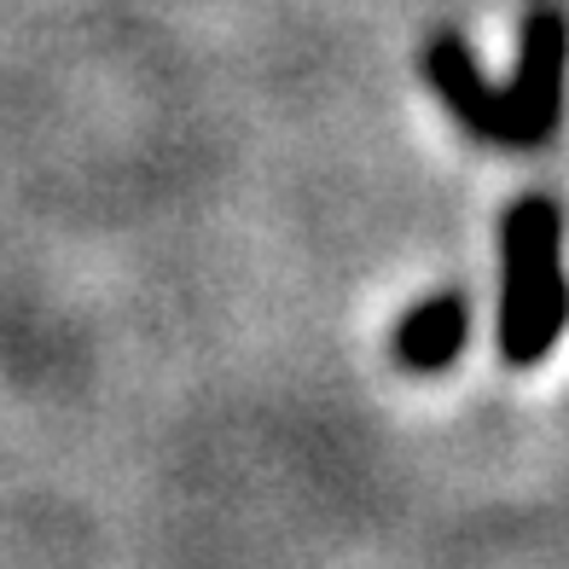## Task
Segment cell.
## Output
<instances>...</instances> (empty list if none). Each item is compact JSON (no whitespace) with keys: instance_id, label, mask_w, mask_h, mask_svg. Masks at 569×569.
<instances>
[{"instance_id":"cell-1","label":"cell","mask_w":569,"mask_h":569,"mask_svg":"<svg viewBox=\"0 0 569 569\" xmlns=\"http://www.w3.org/2000/svg\"><path fill=\"white\" fill-rule=\"evenodd\" d=\"M500 360L540 367L563 326V268H558V203L517 198L500 227Z\"/></svg>"},{"instance_id":"cell-2","label":"cell","mask_w":569,"mask_h":569,"mask_svg":"<svg viewBox=\"0 0 569 569\" xmlns=\"http://www.w3.org/2000/svg\"><path fill=\"white\" fill-rule=\"evenodd\" d=\"M563 106V18L535 7L517 36V76L495 88V146H540Z\"/></svg>"},{"instance_id":"cell-3","label":"cell","mask_w":569,"mask_h":569,"mask_svg":"<svg viewBox=\"0 0 569 569\" xmlns=\"http://www.w3.org/2000/svg\"><path fill=\"white\" fill-rule=\"evenodd\" d=\"M419 70H425V82L442 93V106L459 117L465 134L495 140V82L482 76V64H477L471 47H465V36L436 30L425 41V53H419Z\"/></svg>"},{"instance_id":"cell-4","label":"cell","mask_w":569,"mask_h":569,"mask_svg":"<svg viewBox=\"0 0 569 569\" xmlns=\"http://www.w3.org/2000/svg\"><path fill=\"white\" fill-rule=\"evenodd\" d=\"M465 338H471V308H465V297H453V291L425 297L396 326V360L407 372H442L459 360Z\"/></svg>"}]
</instances>
